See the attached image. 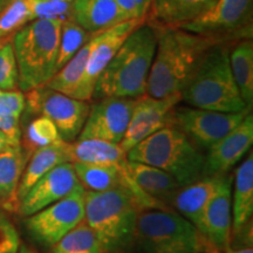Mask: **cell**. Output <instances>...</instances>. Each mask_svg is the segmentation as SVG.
<instances>
[{"label":"cell","instance_id":"3","mask_svg":"<svg viewBox=\"0 0 253 253\" xmlns=\"http://www.w3.org/2000/svg\"><path fill=\"white\" fill-rule=\"evenodd\" d=\"M189 107L219 113H240L250 107L243 100L230 66V48L211 47L196 66L181 91Z\"/></svg>","mask_w":253,"mask_h":253},{"label":"cell","instance_id":"38","mask_svg":"<svg viewBox=\"0 0 253 253\" xmlns=\"http://www.w3.org/2000/svg\"><path fill=\"white\" fill-rule=\"evenodd\" d=\"M225 253H253L252 246H248V248H242V249H232L227 248L225 250Z\"/></svg>","mask_w":253,"mask_h":253},{"label":"cell","instance_id":"33","mask_svg":"<svg viewBox=\"0 0 253 253\" xmlns=\"http://www.w3.org/2000/svg\"><path fill=\"white\" fill-rule=\"evenodd\" d=\"M19 87V71L12 41L0 46V89L15 90Z\"/></svg>","mask_w":253,"mask_h":253},{"label":"cell","instance_id":"18","mask_svg":"<svg viewBox=\"0 0 253 253\" xmlns=\"http://www.w3.org/2000/svg\"><path fill=\"white\" fill-rule=\"evenodd\" d=\"M224 176L202 177L191 184L182 186L173 196L171 204L178 213L199 230L207 205L212 198Z\"/></svg>","mask_w":253,"mask_h":253},{"label":"cell","instance_id":"32","mask_svg":"<svg viewBox=\"0 0 253 253\" xmlns=\"http://www.w3.org/2000/svg\"><path fill=\"white\" fill-rule=\"evenodd\" d=\"M32 15L33 20L65 21L73 18V6L74 0H45V1H34L31 0Z\"/></svg>","mask_w":253,"mask_h":253},{"label":"cell","instance_id":"24","mask_svg":"<svg viewBox=\"0 0 253 253\" xmlns=\"http://www.w3.org/2000/svg\"><path fill=\"white\" fill-rule=\"evenodd\" d=\"M217 0H154L150 15L166 27H179L201 17Z\"/></svg>","mask_w":253,"mask_h":253},{"label":"cell","instance_id":"2","mask_svg":"<svg viewBox=\"0 0 253 253\" xmlns=\"http://www.w3.org/2000/svg\"><path fill=\"white\" fill-rule=\"evenodd\" d=\"M156 46V27L143 23L132 31L100 75L93 96L137 99L144 95Z\"/></svg>","mask_w":253,"mask_h":253},{"label":"cell","instance_id":"41","mask_svg":"<svg viewBox=\"0 0 253 253\" xmlns=\"http://www.w3.org/2000/svg\"><path fill=\"white\" fill-rule=\"evenodd\" d=\"M7 40H8V39H6V38H5V39H0V46H1L2 43H4L5 41H7Z\"/></svg>","mask_w":253,"mask_h":253},{"label":"cell","instance_id":"28","mask_svg":"<svg viewBox=\"0 0 253 253\" xmlns=\"http://www.w3.org/2000/svg\"><path fill=\"white\" fill-rule=\"evenodd\" d=\"M50 249V253H102L99 240L84 219Z\"/></svg>","mask_w":253,"mask_h":253},{"label":"cell","instance_id":"21","mask_svg":"<svg viewBox=\"0 0 253 253\" xmlns=\"http://www.w3.org/2000/svg\"><path fill=\"white\" fill-rule=\"evenodd\" d=\"M28 158L21 145L11 147L0 154V208L8 212L19 210L18 186Z\"/></svg>","mask_w":253,"mask_h":253},{"label":"cell","instance_id":"13","mask_svg":"<svg viewBox=\"0 0 253 253\" xmlns=\"http://www.w3.org/2000/svg\"><path fill=\"white\" fill-rule=\"evenodd\" d=\"M144 20H126L116 25L97 36L95 45L87 60L86 69L78 90V100L89 101L93 97L94 88L104 68L114 58L120 47L132 31L141 26Z\"/></svg>","mask_w":253,"mask_h":253},{"label":"cell","instance_id":"1","mask_svg":"<svg viewBox=\"0 0 253 253\" xmlns=\"http://www.w3.org/2000/svg\"><path fill=\"white\" fill-rule=\"evenodd\" d=\"M223 41L179 27L157 30L156 52L145 94L155 99L181 94L203 55Z\"/></svg>","mask_w":253,"mask_h":253},{"label":"cell","instance_id":"34","mask_svg":"<svg viewBox=\"0 0 253 253\" xmlns=\"http://www.w3.org/2000/svg\"><path fill=\"white\" fill-rule=\"evenodd\" d=\"M20 238L7 217L0 214V253H17Z\"/></svg>","mask_w":253,"mask_h":253},{"label":"cell","instance_id":"26","mask_svg":"<svg viewBox=\"0 0 253 253\" xmlns=\"http://www.w3.org/2000/svg\"><path fill=\"white\" fill-rule=\"evenodd\" d=\"M97 36L99 34L94 36L86 45L82 46L77 54L73 56L63 67L60 68L54 74V77L47 82L46 87L71 96L73 99H77L79 87H80L84 69H86L87 60L89 58Z\"/></svg>","mask_w":253,"mask_h":253},{"label":"cell","instance_id":"42","mask_svg":"<svg viewBox=\"0 0 253 253\" xmlns=\"http://www.w3.org/2000/svg\"><path fill=\"white\" fill-rule=\"evenodd\" d=\"M34 1H45V0H34Z\"/></svg>","mask_w":253,"mask_h":253},{"label":"cell","instance_id":"22","mask_svg":"<svg viewBox=\"0 0 253 253\" xmlns=\"http://www.w3.org/2000/svg\"><path fill=\"white\" fill-rule=\"evenodd\" d=\"M66 162H69L68 142L63 141L62 138L34 151L25 167L20 183H19V201H21L26 196L32 186L36 184L45 173L52 170L53 168Z\"/></svg>","mask_w":253,"mask_h":253},{"label":"cell","instance_id":"11","mask_svg":"<svg viewBox=\"0 0 253 253\" xmlns=\"http://www.w3.org/2000/svg\"><path fill=\"white\" fill-rule=\"evenodd\" d=\"M135 99L104 97L90 107L79 140H101L120 143L128 128Z\"/></svg>","mask_w":253,"mask_h":253},{"label":"cell","instance_id":"25","mask_svg":"<svg viewBox=\"0 0 253 253\" xmlns=\"http://www.w3.org/2000/svg\"><path fill=\"white\" fill-rule=\"evenodd\" d=\"M68 155L71 163L121 164L126 161L120 144L94 138L68 142Z\"/></svg>","mask_w":253,"mask_h":253},{"label":"cell","instance_id":"35","mask_svg":"<svg viewBox=\"0 0 253 253\" xmlns=\"http://www.w3.org/2000/svg\"><path fill=\"white\" fill-rule=\"evenodd\" d=\"M128 20H144L154 0H116Z\"/></svg>","mask_w":253,"mask_h":253},{"label":"cell","instance_id":"7","mask_svg":"<svg viewBox=\"0 0 253 253\" xmlns=\"http://www.w3.org/2000/svg\"><path fill=\"white\" fill-rule=\"evenodd\" d=\"M126 160L158 168L170 173L181 186L201 179L205 155L178 129L167 126L126 153Z\"/></svg>","mask_w":253,"mask_h":253},{"label":"cell","instance_id":"27","mask_svg":"<svg viewBox=\"0 0 253 253\" xmlns=\"http://www.w3.org/2000/svg\"><path fill=\"white\" fill-rule=\"evenodd\" d=\"M230 66L233 79L243 100L249 107L253 101V42L252 39L239 41L230 50Z\"/></svg>","mask_w":253,"mask_h":253},{"label":"cell","instance_id":"30","mask_svg":"<svg viewBox=\"0 0 253 253\" xmlns=\"http://www.w3.org/2000/svg\"><path fill=\"white\" fill-rule=\"evenodd\" d=\"M60 138L61 137L54 123L46 116H39L28 125L20 145L31 157V155L39 148L46 147Z\"/></svg>","mask_w":253,"mask_h":253},{"label":"cell","instance_id":"29","mask_svg":"<svg viewBox=\"0 0 253 253\" xmlns=\"http://www.w3.org/2000/svg\"><path fill=\"white\" fill-rule=\"evenodd\" d=\"M96 34L89 33L82 28L74 18L65 20L61 25L60 32V45L56 68L58 71L67 63L79 52L82 46L86 45L91 38Z\"/></svg>","mask_w":253,"mask_h":253},{"label":"cell","instance_id":"15","mask_svg":"<svg viewBox=\"0 0 253 253\" xmlns=\"http://www.w3.org/2000/svg\"><path fill=\"white\" fill-rule=\"evenodd\" d=\"M252 143L253 116L249 113L233 130L209 148L204 160V177L226 175L249 153Z\"/></svg>","mask_w":253,"mask_h":253},{"label":"cell","instance_id":"37","mask_svg":"<svg viewBox=\"0 0 253 253\" xmlns=\"http://www.w3.org/2000/svg\"><path fill=\"white\" fill-rule=\"evenodd\" d=\"M15 145H20L19 143H15L14 141H12L5 132L0 130V154H2L4 151L9 149L11 147H15Z\"/></svg>","mask_w":253,"mask_h":253},{"label":"cell","instance_id":"31","mask_svg":"<svg viewBox=\"0 0 253 253\" xmlns=\"http://www.w3.org/2000/svg\"><path fill=\"white\" fill-rule=\"evenodd\" d=\"M33 20L31 0H12L0 13V39H5Z\"/></svg>","mask_w":253,"mask_h":253},{"label":"cell","instance_id":"9","mask_svg":"<svg viewBox=\"0 0 253 253\" xmlns=\"http://www.w3.org/2000/svg\"><path fill=\"white\" fill-rule=\"evenodd\" d=\"M86 190L79 184L66 197L27 217L25 225L41 245L52 248L84 219Z\"/></svg>","mask_w":253,"mask_h":253},{"label":"cell","instance_id":"5","mask_svg":"<svg viewBox=\"0 0 253 253\" xmlns=\"http://www.w3.org/2000/svg\"><path fill=\"white\" fill-rule=\"evenodd\" d=\"M131 248L137 253H219L202 232L169 209H143Z\"/></svg>","mask_w":253,"mask_h":253},{"label":"cell","instance_id":"39","mask_svg":"<svg viewBox=\"0 0 253 253\" xmlns=\"http://www.w3.org/2000/svg\"><path fill=\"white\" fill-rule=\"evenodd\" d=\"M12 0H0V13H1L4 9L7 7V5L11 2Z\"/></svg>","mask_w":253,"mask_h":253},{"label":"cell","instance_id":"16","mask_svg":"<svg viewBox=\"0 0 253 253\" xmlns=\"http://www.w3.org/2000/svg\"><path fill=\"white\" fill-rule=\"evenodd\" d=\"M80 184L74 166L66 162L53 168L32 186L19 204L18 213L30 217L48 205L66 197Z\"/></svg>","mask_w":253,"mask_h":253},{"label":"cell","instance_id":"17","mask_svg":"<svg viewBox=\"0 0 253 253\" xmlns=\"http://www.w3.org/2000/svg\"><path fill=\"white\" fill-rule=\"evenodd\" d=\"M232 179L224 176L220 185L214 192L205 209L199 231L218 251H225L230 246L232 227Z\"/></svg>","mask_w":253,"mask_h":253},{"label":"cell","instance_id":"14","mask_svg":"<svg viewBox=\"0 0 253 253\" xmlns=\"http://www.w3.org/2000/svg\"><path fill=\"white\" fill-rule=\"evenodd\" d=\"M252 11V0H217L201 17L179 28L224 40L225 36L236 33L248 23Z\"/></svg>","mask_w":253,"mask_h":253},{"label":"cell","instance_id":"8","mask_svg":"<svg viewBox=\"0 0 253 253\" xmlns=\"http://www.w3.org/2000/svg\"><path fill=\"white\" fill-rule=\"evenodd\" d=\"M25 108L30 114L46 116L54 123L63 141L73 142L84 128L90 106L87 101L73 99L42 86L28 91L25 96Z\"/></svg>","mask_w":253,"mask_h":253},{"label":"cell","instance_id":"19","mask_svg":"<svg viewBox=\"0 0 253 253\" xmlns=\"http://www.w3.org/2000/svg\"><path fill=\"white\" fill-rule=\"evenodd\" d=\"M73 18L93 34L103 33L128 20L116 0H74Z\"/></svg>","mask_w":253,"mask_h":253},{"label":"cell","instance_id":"23","mask_svg":"<svg viewBox=\"0 0 253 253\" xmlns=\"http://www.w3.org/2000/svg\"><path fill=\"white\" fill-rule=\"evenodd\" d=\"M232 210V227L236 236L245 230L253 213V156L250 151L249 157L237 168L235 176Z\"/></svg>","mask_w":253,"mask_h":253},{"label":"cell","instance_id":"36","mask_svg":"<svg viewBox=\"0 0 253 253\" xmlns=\"http://www.w3.org/2000/svg\"><path fill=\"white\" fill-rule=\"evenodd\" d=\"M0 104L20 118L25 109V95L20 90H2L0 89Z\"/></svg>","mask_w":253,"mask_h":253},{"label":"cell","instance_id":"10","mask_svg":"<svg viewBox=\"0 0 253 253\" xmlns=\"http://www.w3.org/2000/svg\"><path fill=\"white\" fill-rule=\"evenodd\" d=\"M250 112L219 113L212 110L178 107L169 115V125L182 131L196 147L209 149L236 128Z\"/></svg>","mask_w":253,"mask_h":253},{"label":"cell","instance_id":"6","mask_svg":"<svg viewBox=\"0 0 253 253\" xmlns=\"http://www.w3.org/2000/svg\"><path fill=\"white\" fill-rule=\"evenodd\" d=\"M61 25L62 21L36 19L15 32L12 46L23 91L46 86L58 72Z\"/></svg>","mask_w":253,"mask_h":253},{"label":"cell","instance_id":"40","mask_svg":"<svg viewBox=\"0 0 253 253\" xmlns=\"http://www.w3.org/2000/svg\"><path fill=\"white\" fill-rule=\"evenodd\" d=\"M19 253H34V252L31 251V250L28 249L27 246L23 245V246H21V250H20V252H19Z\"/></svg>","mask_w":253,"mask_h":253},{"label":"cell","instance_id":"4","mask_svg":"<svg viewBox=\"0 0 253 253\" xmlns=\"http://www.w3.org/2000/svg\"><path fill=\"white\" fill-rule=\"evenodd\" d=\"M143 207L126 189L86 191L84 221L99 240L102 253L131 249L136 220Z\"/></svg>","mask_w":253,"mask_h":253},{"label":"cell","instance_id":"20","mask_svg":"<svg viewBox=\"0 0 253 253\" xmlns=\"http://www.w3.org/2000/svg\"><path fill=\"white\" fill-rule=\"evenodd\" d=\"M126 170L134 182L148 197L163 207L171 203L173 196L182 188L173 177L158 168L126 160Z\"/></svg>","mask_w":253,"mask_h":253},{"label":"cell","instance_id":"12","mask_svg":"<svg viewBox=\"0 0 253 253\" xmlns=\"http://www.w3.org/2000/svg\"><path fill=\"white\" fill-rule=\"evenodd\" d=\"M182 101L181 94L155 99L144 94L135 99L134 108L128 128L120 147L126 153L138 144L148 136L169 125V115L171 110Z\"/></svg>","mask_w":253,"mask_h":253}]
</instances>
